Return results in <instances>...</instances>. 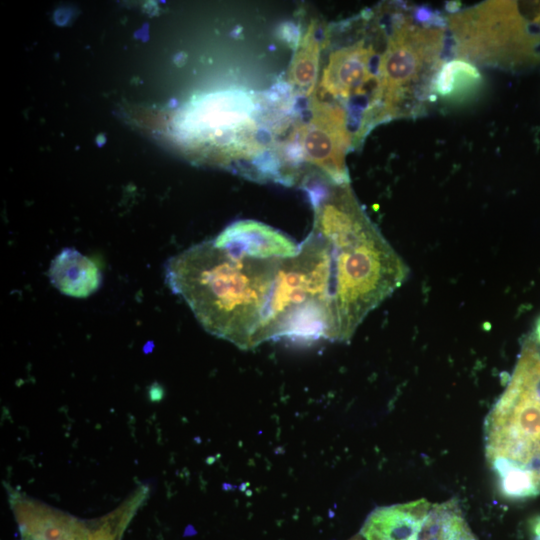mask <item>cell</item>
<instances>
[{"label":"cell","instance_id":"obj_4","mask_svg":"<svg viewBox=\"0 0 540 540\" xmlns=\"http://www.w3.org/2000/svg\"><path fill=\"white\" fill-rule=\"evenodd\" d=\"M454 53L473 65L508 68L528 50L523 21L510 1H486L447 17Z\"/></svg>","mask_w":540,"mask_h":540},{"label":"cell","instance_id":"obj_13","mask_svg":"<svg viewBox=\"0 0 540 540\" xmlns=\"http://www.w3.org/2000/svg\"><path fill=\"white\" fill-rule=\"evenodd\" d=\"M140 500L131 497L117 512L111 514L101 525L89 532V540H116L118 528H123L132 512L139 506Z\"/></svg>","mask_w":540,"mask_h":540},{"label":"cell","instance_id":"obj_3","mask_svg":"<svg viewBox=\"0 0 540 540\" xmlns=\"http://www.w3.org/2000/svg\"><path fill=\"white\" fill-rule=\"evenodd\" d=\"M445 41L443 28L424 26L402 14L393 18L378 58L376 88L360 123L359 139L375 124L415 113L420 104L430 101Z\"/></svg>","mask_w":540,"mask_h":540},{"label":"cell","instance_id":"obj_15","mask_svg":"<svg viewBox=\"0 0 540 540\" xmlns=\"http://www.w3.org/2000/svg\"><path fill=\"white\" fill-rule=\"evenodd\" d=\"M534 336H535L537 342H538L539 345H540V317L538 318V320H537V322H536Z\"/></svg>","mask_w":540,"mask_h":540},{"label":"cell","instance_id":"obj_1","mask_svg":"<svg viewBox=\"0 0 540 540\" xmlns=\"http://www.w3.org/2000/svg\"><path fill=\"white\" fill-rule=\"evenodd\" d=\"M289 257L249 251L219 234L171 257L165 278L207 332L248 350L270 340L272 304Z\"/></svg>","mask_w":540,"mask_h":540},{"label":"cell","instance_id":"obj_12","mask_svg":"<svg viewBox=\"0 0 540 540\" xmlns=\"http://www.w3.org/2000/svg\"><path fill=\"white\" fill-rule=\"evenodd\" d=\"M318 28L313 21L303 35L290 67L289 80L298 92L308 96L316 87L322 51Z\"/></svg>","mask_w":540,"mask_h":540},{"label":"cell","instance_id":"obj_6","mask_svg":"<svg viewBox=\"0 0 540 540\" xmlns=\"http://www.w3.org/2000/svg\"><path fill=\"white\" fill-rule=\"evenodd\" d=\"M377 64L376 51L365 39L332 51L323 68L315 97L322 99L329 96L334 100L328 102L341 106L342 103L351 104L368 95L369 106L376 88L374 66Z\"/></svg>","mask_w":540,"mask_h":540},{"label":"cell","instance_id":"obj_7","mask_svg":"<svg viewBox=\"0 0 540 540\" xmlns=\"http://www.w3.org/2000/svg\"><path fill=\"white\" fill-rule=\"evenodd\" d=\"M430 508L424 498L376 508L365 520L360 535L365 540H419Z\"/></svg>","mask_w":540,"mask_h":540},{"label":"cell","instance_id":"obj_16","mask_svg":"<svg viewBox=\"0 0 540 540\" xmlns=\"http://www.w3.org/2000/svg\"><path fill=\"white\" fill-rule=\"evenodd\" d=\"M349 540H365L361 535H355L354 537L350 538Z\"/></svg>","mask_w":540,"mask_h":540},{"label":"cell","instance_id":"obj_5","mask_svg":"<svg viewBox=\"0 0 540 540\" xmlns=\"http://www.w3.org/2000/svg\"><path fill=\"white\" fill-rule=\"evenodd\" d=\"M353 141L346 110L314 97L309 121L300 129L303 159L322 172L325 180L349 183L345 156Z\"/></svg>","mask_w":540,"mask_h":540},{"label":"cell","instance_id":"obj_2","mask_svg":"<svg viewBox=\"0 0 540 540\" xmlns=\"http://www.w3.org/2000/svg\"><path fill=\"white\" fill-rule=\"evenodd\" d=\"M312 230L333 255L334 341L347 342L365 317L408 278L409 268L359 205L349 183L310 190Z\"/></svg>","mask_w":540,"mask_h":540},{"label":"cell","instance_id":"obj_14","mask_svg":"<svg viewBox=\"0 0 540 540\" xmlns=\"http://www.w3.org/2000/svg\"><path fill=\"white\" fill-rule=\"evenodd\" d=\"M60 540H89L87 528L77 520L74 526Z\"/></svg>","mask_w":540,"mask_h":540},{"label":"cell","instance_id":"obj_9","mask_svg":"<svg viewBox=\"0 0 540 540\" xmlns=\"http://www.w3.org/2000/svg\"><path fill=\"white\" fill-rule=\"evenodd\" d=\"M483 86L477 67L463 59L442 62L433 77L430 101L442 100L451 105H462L474 99Z\"/></svg>","mask_w":540,"mask_h":540},{"label":"cell","instance_id":"obj_11","mask_svg":"<svg viewBox=\"0 0 540 540\" xmlns=\"http://www.w3.org/2000/svg\"><path fill=\"white\" fill-rule=\"evenodd\" d=\"M419 540H477V538L470 529L459 502L451 499L431 506Z\"/></svg>","mask_w":540,"mask_h":540},{"label":"cell","instance_id":"obj_8","mask_svg":"<svg viewBox=\"0 0 540 540\" xmlns=\"http://www.w3.org/2000/svg\"><path fill=\"white\" fill-rule=\"evenodd\" d=\"M48 275L61 293L78 298L89 296L101 283L97 265L73 248L63 249L53 259Z\"/></svg>","mask_w":540,"mask_h":540},{"label":"cell","instance_id":"obj_10","mask_svg":"<svg viewBox=\"0 0 540 540\" xmlns=\"http://www.w3.org/2000/svg\"><path fill=\"white\" fill-rule=\"evenodd\" d=\"M13 509L27 539L60 540L77 522L69 515L25 498L14 499Z\"/></svg>","mask_w":540,"mask_h":540}]
</instances>
